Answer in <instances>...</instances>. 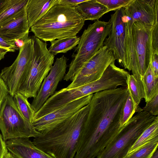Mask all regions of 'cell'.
Returning a JSON list of instances; mask_svg holds the SVG:
<instances>
[{
	"instance_id": "obj_4",
	"label": "cell",
	"mask_w": 158,
	"mask_h": 158,
	"mask_svg": "<svg viewBox=\"0 0 158 158\" xmlns=\"http://www.w3.org/2000/svg\"><path fill=\"white\" fill-rule=\"evenodd\" d=\"M110 21L106 22L97 20L89 25L80 37L77 46L74 48L73 58L63 80L72 81L80 68L89 60L103 46L111 29Z\"/></svg>"
},
{
	"instance_id": "obj_34",
	"label": "cell",
	"mask_w": 158,
	"mask_h": 158,
	"mask_svg": "<svg viewBox=\"0 0 158 158\" xmlns=\"http://www.w3.org/2000/svg\"><path fill=\"white\" fill-rule=\"evenodd\" d=\"M10 0H0V13L5 9Z\"/></svg>"
},
{
	"instance_id": "obj_3",
	"label": "cell",
	"mask_w": 158,
	"mask_h": 158,
	"mask_svg": "<svg viewBox=\"0 0 158 158\" xmlns=\"http://www.w3.org/2000/svg\"><path fill=\"white\" fill-rule=\"evenodd\" d=\"M111 29L103 46L111 50L115 60L125 69L131 71L132 55L133 23L124 7L115 10L110 19Z\"/></svg>"
},
{
	"instance_id": "obj_1",
	"label": "cell",
	"mask_w": 158,
	"mask_h": 158,
	"mask_svg": "<svg viewBox=\"0 0 158 158\" xmlns=\"http://www.w3.org/2000/svg\"><path fill=\"white\" fill-rule=\"evenodd\" d=\"M89 109V104L84 106L65 122L33 138V143L54 158H74Z\"/></svg>"
},
{
	"instance_id": "obj_20",
	"label": "cell",
	"mask_w": 158,
	"mask_h": 158,
	"mask_svg": "<svg viewBox=\"0 0 158 158\" xmlns=\"http://www.w3.org/2000/svg\"><path fill=\"white\" fill-rule=\"evenodd\" d=\"M80 39V37L76 36L55 40L50 42L51 45L48 49L54 56L59 53H65L74 48L78 44Z\"/></svg>"
},
{
	"instance_id": "obj_15",
	"label": "cell",
	"mask_w": 158,
	"mask_h": 158,
	"mask_svg": "<svg viewBox=\"0 0 158 158\" xmlns=\"http://www.w3.org/2000/svg\"><path fill=\"white\" fill-rule=\"evenodd\" d=\"M8 151L17 158H54L36 147L29 138L5 141Z\"/></svg>"
},
{
	"instance_id": "obj_5",
	"label": "cell",
	"mask_w": 158,
	"mask_h": 158,
	"mask_svg": "<svg viewBox=\"0 0 158 158\" xmlns=\"http://www.w3.org/2000/svg\"><path fill=\"white\" fill-rule=\"evenodd\" d=\"M158 118L141 111L133 116L96 158H125L143 132Z\"/></svg>"
},
{
	"instance_id": "obj_19",
	"label": "cell",
	"mask_w": 158,
	"mask_h": 158,
	"mask_svg": "<svg viewBox=\"0 0 158 158\" xmlns=\"http://www.w3.org/2000/svg\"><path fill=\"white\" fill-rule=\"evenodd\" d=\"M158 137V117L141 134L128 151L129 155Z\"/></svg>"
},
{
	"instance_id": "obj_37",
	"label": "cell",
	"mask_w": 158,
	"mask_h": 158,
	"mask_svg": "<svg viewBox=\"0 0 158 158\" xmlns=\"http://www.w3.org/2000/svg\"><path fill=\"white\" fill-rule=\"evenodd\" d=\"M4 158H17L8 151L5 155Z\"/></svg>"
},
{
	"instance_id": "obj_38",
	"label": "cell",
	"mask_w": 158,
	"mask_h": 158,
	"mask_svg": "<svg viewBox=\"0 0 158 158\" xmlns=\"http://www.w3.org/2000/svg\"><path fill=\"white\" fill-rule=\"evenodd\" d=\"M151 158H158V151L157 149L154 152Z\"/></svg>"
},
{
	"instance_id": "obj_17",
	"label": "cell",
	"mask_w": 158,
	"mask_h": 158,
	"mask_svg": "<svg viewBox=\"0 0 158 158\" xmlns=\"http://www.w3.org/2000/svg\"><path fill=\"white\" fill-rule=\"evenodd\" d=\"M85 20H98L109 12L107 8L96 0H87L76 7Z\"/></svg>"
},
{
	"instance_id": "obj_26",
	"label": "cell",
	"mask_w": 158,
	"mask_h": 158,
	"mask_svg": "<svg viewBox=\"0 0 158 158\" xmlns=\"http://www.w3.org/2000/svg\"><path fill=\"white\" fill-rule=\"evenodd\" d=\"M97 1L103 5L107 8L108 11L116 10L124 7L132 0H96Z\"/></svg>"
},
{
	"instance_id": "obj_10",
	"label": "cell",
	"mask_w": 158,
	"mask_h": 158,
	"mask_svg": "<svg viewBox=\"0 0 158 158\" xmlns=\"http://www.w3.org/2000/svg\"><path fill=\"white\" fill-rule=\"evenodd\" d=\"M115 60L112 51L103 46L80 68L66 88H77L98 80L108 66Z\"/></svg>"
},
{
	"instance_id": "obj_30",
	"label": "cell",
	"mask_w": 158,
	"mask_h": 158,
	"mask_svg": "<svg viewBox=\"0 0 158 158\" xmlns=\"http://www.w3.org/2000/svg\"><path fill=\"white\" fill-rule=\"evenodd\" d=\"M8 94L9 91L7 86L3 80L0 77V109Z\"/></svg>"
},
{
	"instance_id": "obj_13",
	"label": "cell",
	"mask_w": 158,
	"mask_h": 158,
	"mask_svg": "<svg viewBox=\"0 0 158 158\" xmlns=\"http://www.w3.org/2000/svg\"><path fill=\"white\" fill-rule=\"evenodd\" d=\"M26 6L0 25V37L10 41L17 40L24 41L28 37L30 28Z\"/></svg>"
},
{
	"instance_id": "obj_9",
	"label": "cell",
	"mask_w": 158,
	"mask_h": 158,
	"mask_svg": "<svg viewBox=\"0 0 158 158\" xmlns=\"http://www.w3.org/2000/svg\"><path fill=\"white\" fill-rule=\"evenodd\" d=\"M23 46L19 48V54L12 64L3 68L0 77L6 85L9 94L13 97L28 74L31 64L33 44L31 37L24 40Z\"/></svg>"
},
{
	"instance_id": "obj_36",
	"label": "cell",
	"mask_w": 158,
	"mask_h": 158,
	"mask_svg": "<svg viewBox=\"0 0 158 158\" xmlns=\"http://www.w3.org/2000/svg\"><path fill=\"white\" fill-rule=\"evenodd\" d=\"M7 52H8L6 50L0 48V60L4 57L5 55Z\"/></svg>"
},
{
	"instance_id": "obj_27",
	"label": "cell",
	"mask_w": 158,
	"mask_h": 158,
	"mask_svg": "<svg viewBox=\"0 0 158 158\" xmlns=\"http://www.w3.org/2000/svg\"><path fill=\"white\" fill-rule=\"evenodd\" d=\"M143 111L148 112L152 115L157 116L158 114V94L150 101L146 102L145 106L142 108Z\"/></svg>"
},
{
	"instance_id": "obj_28",
	"label": "cell",
	"mask_w": 158,
	"mask_h": 158,
	"mask_svg": "<svg viewBox=\"0 0 158 158\" xmlns=\"http://www.w3.org/2000/svg\"><path fill=\"white\" fill-rule=\"evenodd\" d=\"M0 48L10 52H14L19 49L14 41H7L3 39L1 37H0Z\"/></svg>"
},
{
	"instance_id": "obj_12",
	"label": "cell",
	"mask_w": 158,
	"mask_h": 158,
	"mask_svg": "<svg viewBox=\"0 0 158 158\" xmlns=\"http://www.w3.org/2000/svg\"><path fill=\"white\" fill-rule=\"evenodd\" d=\"M68 60L64 56L57 58L48 75L44 79L36 97L31 105L35 113L55 92L59 82L63 79Z\"/></svg>"
},
{
	"instance_id": "obj_29",
	"label": "cell",
	"mask_w": 158,
	"mask_h": 158,
	"mask_svg": "<svg viewBox=\"0 0 158 158\" xmlns=\"http://www.w3.org/2000/svg\"><path fill=\"white\" fill-rule=\"evenodd\" d=\"M158 23H155L152 31V47L153 52L158 53Z\"/></svg>"
},
{
	"instance_id": "obj_23",
	"label": "cell",
	"mask_w": 158,
	"mask_h": 158,
	"mask_svg": "<svg viewBox=\"0 0 158 158\" xmlns=\"http://www.w3.org/2000/svg\"><path fill=\"white\" fill-rule=\"evenodd\" d=\"M28 0H10L5 9L0 13V25L26 6Z\"/></svg>"
},
{
	"instance_id": "obj_31",
	"label": "cell",
	"mask_w": 158,
	"mask_h": 158,
	"mask_svg": "<svg viewBox=\"0 0 158 158\" xmlns=\"http://www.w3.org/2000/svg\"><path fill=\"white\" fill-rule=\"evenodd\" d=\"M150 63L155 76L158 77V53H153Z\"/></svg>"
},
{
	"instance_id": "obj_6",
	"label": "cell",
	"mask_w": 158,
	"mask_h": 158,
	"mask_svg": "<svg viewBox=\"0 0 158 158\" xmlns=\"http://www.w3.org/2000/svg\"><path fill=\"white\" fill-rule=\"evenodd\" d=\"M31 38L33 44L31 64L20 85L19 92L28 98H35L51 69L55 56L48 51L46 42L34 35Z\"/></svg>"
},
{
	"instance_id": "obj_16",
	"label": "cell",
	"mask_w": 158,
	"mask_h": 158,
	"mask_svg": "<svg viewBox=\"0 0 158 158\" xmlns=\"http://www.w3.org/2000/svg\"><path fill=\"white\" fill-rule=\"evenodd\" d=\"M60 0H28L26 6L28 23L30 28Z\"/></svg>"
},
{
	"instance_id": "obj_11",
	"label": "cell",
	"mask_w": 158,
	"mask_h": 158,
	"mask_svg": "<svg viewBox=\"0 0 158 158\" xmlns=\"http://www.w3.org/2000/svg\"><path fill=\"white\" fill-rule=\"evenodd\" d=\"M93 94H91L66 104L38 119L31 124L38 131L44 134L66 121L88 104Z\"/></svg>"
},
{
	"instance_id": "obj_7",
	"label": "cell",
	"mask_w": 158,
	"mask_h": 158,
	"mask_svg": "<svg viewBox=\"0 0 158 158\" xmlns=\"http://www.w3.org/2000/svg\"><path fill=\"white\" fill-rule=\"evenodd\" d=\"M0 131L5 141L19 138H34L42 134L23 117L13 97L9 94L0 109Z\"/></svg>"
},
{
	"instance_id": "obj_22",
	"label": "cell",
	"mask_w": 158,
	"mask_h": 158,
	"mask_svg": "<svg viewBox=\"0 0 158 158\" xmlns=\"http://www.w3.org/2000/svg\"><path fill=\"white\" fill-rule=\"evenodd\" d=\"M127 88L135 107L137 108L141 99L144 98L142 85L132 75L128 76Z\"/></svg>"
},
{
	"instance_id": "obj_8",
	"label": "cell",
	"mask_w": 158,
	"mask_h": 158,
	"mask_svg": "<svg viewBox=\"0 0 158 158\" xmlns=\"http://www.w3.org/2000/svg\"><path fill=\"white\" fill-rule=\"evenodd\" d=\"M153 26L136 21L132 26V55L131 71L139 83L150 63L153 53L152 34Z\"/></svg>"
},
{
	"instance_id": "obj_21",
	"label": "cell",
	"mask_w": 158,
	"mask_h": 158,
	"mask_svg": "<svg viewBox=\"0 0 158 158\" xmlns=\"http://www.w3.org/2000/svg\"><path fill=\"white\" fill-rule=\"evenodd\" d=\"M13 98L20 113L26 120L31 123L35 112L29 102L28 98L19 92L15 94Z\"/></svg>"
},
{
	"instance_id": "obj_18",
	"label": "cell",
	"mask_w": 158,
	"mask_h": 158,
	"mask_svg": "<svg viewBox=\"0 0 158 158\" xmlns=\"http://www.w3.org/2000/svg\"><path fill=\"white\" fill-rule=\"evenodd\" d=\"M140 81L144 94V99L147 102L158 94V77L155 76L150 63L145 73L141 77Z\"/></svg>"
},
{
	"instance_id": "obj_32",
	"label": "cell",
	"mask_w": 158,
	"mask_h": 158,
	"mask_svg": "<svg viewBox=\"0 0 158 158\" xmlns=\"http://www.w3.org/2000/svg\"><path fill=\"white\" fill-rule=\"evenodd\" d=\"M87 0H60L58 4L76 7L79 4Z\"/></svg>"
},
{
	"instance_id": "obj_33",
	"label": "cell",
	"mask_w": 158,
	"mask_h": 158,
	"mask_svg": "<svg viewBox=\"0 0 158 158\" xmlns=\"http://www.w3.org/2000/svg\"><path fill=\"white\" fill-rule=\"evenodd\" d=\"M8 152L5 141L2 137L0 132V158H4V157Z\"/></svg>"
},
{
	"instance_id": "obj_24",
	"label": "cell",
	"mask_w": 158,
	"mask_h": 158,
	"mask_svg": "<svg viewBox=\"0 0 158 158\" xmlns=\"http://www.w3.org/2000/svg\"><path fill=\"white\" fill-rule=\"evenodd\" d=\"M158 137L137 151L127 156L125 158H151L157 149Z\"/></svg>"
},
{
	"instance_id": "obj_25",
	"label": "cell",
	"mask_w": 158,
	"mask_h": 158,
	"mask_svg": "<svg viewBox=\"0 0 158 158\" xmlns=\"http://www.w3.org/2000/svg\"><path fill=\"white\" fill-rule=\"evenodd\" d=\"M136 109L128 92L127 98L120 111L119 123L121 127L125 124L133 116L136 112Z\"/></svg>"
},
{
	"instance_id": "obj_14",
	"label": "cell",
	"mask_w": 158,
	"mask_h": 158,
	"mask_svg": "<svg viewBox=\"0 0 158 158\" xmlns=\"http://www.w3.org/2000/svg\"><path fill=\"white\" fill-rule=\"evenodd\" d=\"M158 0H132L124 7L133 23L139 21L153 26L156 19V7Z\"/></svg>"
},
{
	"instance_id": "obj_2",
	"label": "cell",
	"mask_w": 158,
	"mask_h": 158,
	"mask_svg": "<svg viewBox=\"0 0 158 158\" xmlns=\"http://www.w3.org/2000/svg\"><path fill=\"white\" fill-rule=\"evenodd\" d=\"M85 21L76 7L57 4L32 26L31 31L41 40L51 42L76 36Z\"/></svg>"
},
{
	"instance_id": "obj_35",
	"label": "cell",
	"mask_w": 158,
	"mask_h": 158,
	"mask_svg": "<svg viewBox=\"0 0 158 158\" xmlns=\"http://www.w3.org/2000/svg\"><path fill=\"white\" fill-rule=\"evenodd\" d=\"M17 44V47L19 48L22 47L24 45V41L21 40H17L14 41Z\"/></svg>"
}]
</instances>
